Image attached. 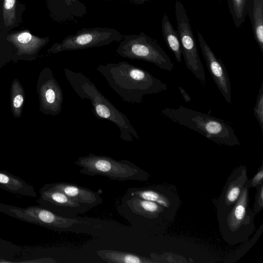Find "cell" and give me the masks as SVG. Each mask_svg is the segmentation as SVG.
Listing matches in <instances>:
<instances>
[{
  "instance_id": "1",
  "label": "cell",
  "mask_w": 263,
  "mask_h": 263,
  "mask_svg": "<svg viewBox=\"0 0 263 263\" xmlns=\"http://www.w3.org/2000/svg\"><path fill=\"white\" fill-rule=\"evenodd\" d=\"M97 70L111 89L128 103H141L144 96L159 93L167 88L147 70L127 62L99 64Z\"/></svg>"
},
{
  "instance_id": "2",
  "label": "cell",
  "mask_w": 263,
  "mask_h": 263,
  "mask_svg": "<svg viewBox=\"0 0 263 263\" xmlns=\"http://www.w3.org/2000/svg\"><path fill=\"white\" fill-rule=\"evenodd\" d=\"M69 84L82 100H88L92 111L98 119L106 120L115 124L120 130V138L126 142H133L132 136L139 139V135L127 117L119 111L99 90L95 84L81 72L64 69Z\"/></svg>"
},
{
  "instance_id": "3",
  "label": "cell",
  "mask_w": 263,
  "mask_h": 263,
  "mask_svg": "<svg viewBox=\"0 0 263 263\" xmlns=\"http://www.w3.org/2000/svg\"><path fill=\"white\" fill-rule=\"evenodd\" d=\"M160 111L163 117L194 130L218 144L240 145L234 129L222 119L183 106H179L177 108H164Z\"/></svg>"
},
{
  "instance_id": "4",
  "label": "cell",
  "mask_w": 263,
  "mask_h": 263,
  "mask_svg": "<svg viewBox=\"0 0 263 263\" xmlns=\"http://www.w3.org/2000/svg\"><path fill=\"white\" fill-rule=\"evenodd\" d=\"M80 167V173L90 176H102L110 180L144 181L148 175L144 171L127 160H117L109 156L89 153L74 161Z\"/></svg>"
},
{
  "instance_id": "5",
  "label": "cell",
  "mask_w": 263,
  "mask_h": 263,
  "mask_svg": "<svg viewBox=\"0 0 263 263\" xmlns=\"http://www.w3.org/2000/svg\"><path fill=\"white\" fill-rule=\"evenodd\" d=\"M120 56L149 62L160 69L172 71L174 65L168 55L155 39L141 32L123 35L117 49Z\"/></svg>"
},
{
  "instance_id": "6",
  "label": "cell",
  "mask_w": 263,
  "mask_h": 263,
  "mask_svg": "<svg viewBox=\"0 0 263 263\" xmlns=\"http://www.w3.org/2000/svg\"><path fill=\"white\" fill-rule=\"evenodd\" d=\"M0 212L17 219L39 225L48 229L65 232L80 223V220L60 216L43 207L36 205L21 208L0 202Z\"/></svg>"
},
{
  "instance_id": "7",
  "label": "cell",
  "mask_w": 263,
  "mask_h": 263,
  "mask_svg": "<svg viewBox=\"0 0 263 263\" xmlns=\"http://www.w3.org/2000/svg\"><path fill=\"white\" fill-rule=\"evenodd\" d=\"M175 14L181 53L186 67L204 87L206 81L203 67L186 10L179 0L175 2Z\"/></svg>"
},
{
  "instance_id": "8",
  "label": "cell",
  "mask_w": 263,
  "mask_h": 263,
  "mask_svg": "<svg viewBox=\"0 0 263 263\" xmlns=\"http://www.w3.org/2000/svg\"><path fill=\"white\" fill-rule=\"evenodd\" d=\"M123 35L115 29L106 27L83 28L75 34L66 37L61 43H55L49 53L72 51L107 45L120 42Z\"/></svg>"
},
{
  "instance_id": "9",
  "label": "cell",
  "mask_w": 263,
  "mask_h": 263,
  "mask_svg": "<svg viewBox=\"0 0 263 263\" xmlns=\"http://www.w3.org/2000/svg\"><path fill=\"white\" fill-rule=\"evenodd\" d=\"M40 194L36 202L43 208L62 217L76 218L78 215L88 211L78 202L61 191L41 188Z\"/></svg>"
},
{
  "instance_id": "10",
  "label": "cell",
  "mask_w": 263,
  "mask_h": 263,
  "mask_svg": "<svg viewBox=\"0 0 263 263\" xmlns=\"http://www.w3.org/2000/svg\"><path fill=\"white\" fill-rule=\"evenodd\" d=\"M199 44L208 69L218 90L226 102L231 105V86L228 71L222 61L218 58L197 30Z\"/></svg>"
},
{
  "instance_id": "11",
  "label": "cell",
  "mask_w": 263,
  "mask_h": 263,
  "mask_svg": "<svg viewBox=\"0 0 263 263\" xmlns=\"http://www.w3.org/2000/svg\"><path fill=\"white\" fill-rule=\"evenodd\" d=\"M42 188L61 191L78 202L88 211L103 202L101 196L98 192L74 183L64 182L48 183Z\"/></svg>"
},
{
  "instance_id": "12",
  "label": "cell",
  "mask_w": 263,
  "mask_h": 263,
  "mask_svg": "<svg viewBox=\"0 0 263 263\" xmlns=\"http://www.w3.org/2000/svg\"><path fill=\"white\" fill-rule=\"evenodd\" d=\"M46 72L45 81L41 89L43 107L48 114L55 116L61 111L64 95L51 70L48 69Z\"/></svg>"
},
{
  "instance_id": "13",
  "label": "cell",
  "mask_w": 263,
  "mask_h": 263,
  "mask_svg": "<svg viewBox=\"0 0 263 263\" xmlns=\"http://www.w3.org/2000/svg\"><path fill=\"white\" fill-rule=\"evenodd\" d=\"M122 206L129 214L147 218L157 217L163 210V206L157 203L126 195L122 202Z\"/></svg>"
},
{
  "instance_id": "14",
  "label": "cell",
  "mask_w": 263,
  "mask_h": 263,
  "mask_svg": "<svg viewBox=\"0 0 263 263\" xmlns=\"http://www.w3.org/2000/svg\"><path fill=\"white\" fill-rule=\"evenodd\" d=\"M0 188L12 194L35 198L34 187L26 181L10 172L0 170Z\"/></svg>"
},
{
  "instance_id": "15",
  "label": "cell",
  "mask_w": 263,
  "mask_h": 263,
  "mask_svg": "<svg viewBox=\"0 0 263 263\" xmlns=\"http://www.w3.org/2000/svg\"><path fill=\"white\" fill-rule=\"evenodd\" d=\"M8 42L12 43L20 53H32L46 44L48 39L41 38L32 35L25 30L11 34L7 37Z\"/></svg>"
},
{
  "instance_id": "16",
  "label": "cell",
  "mask_w": 263,
  "mask_h": 263,
  "mask_svg": "<svg viewBox=\"0 0 263 263\" xmlns=\"http://www.w3.org/2000/svg\"><path fill=\"white\" fill-rule=\"evenodd\" d=\"M97 255L104 261L110 263H148L153 262L148 258L135 253L114 250H101Z\"/></svg>"
},
{
  "instance_id": "17",
  "label": "cell",
  "mask_w": 263,
  "mask_h": 263,
  "mask_svg": "<svg viewBox=\"0 0 263 263\" xmlns=\"http://www.w3.org/2000/svg\"><path fill=\"white\" fill-rule=\"evenodd\" d=\"M162 32L164 40L171 51L174 54L176 60L181 62V47L177 31L173 27L166 14L162 17Z\"/></svg>"
},
{
  "instance_id": "18",
  "label": "cell",
  "mask_w": 263,
  "mask_h": 263,
  "mask_svg": "<svg viewBox=\"0 0 263 263\" xmlns=\"http://www.w3.org/2000/svg\"><path fill=\"white\" fill-rule=\"evenodd\" d=\"M129 196L137 197L145 200L155 202L163 207L170 206L169 200L161 193L147 187H130L126 194Z\"/></svg>"
},
{
  "instance_id": "19",
  "label": "cell",
  "mask_w": 263,
  "mask_h": 263,
  "mask_svg": "<svg viewBox=\"0 0 263 263\" xmlns=\"http://www.w3.org/2000/svg\"><path fill=\"white\" fill-rule=\"evenodd\" d=\"M247 197L248 192L246 188L240 194L228 219L229 226L232 230L238 229L242 223L246 212Z\"/></svg>"
},
{
  "instance_id": "20",
  "label": "cell",
  "mask_w": 263,
  "mask_h": 263,
  "mask_svg": "<svg viewBox=\"0 0 263 263\" xmlns=\"http://www.w3.org/2000/svg\"><path fill=\"white\" fill-rule=\"evenodd\" d=\"M254 38L263 52V4L262 0H254L253 12Z\"/></svg>"
},
{
  "instance_id": "21",
  "label": "cell",
  "mask_w": 263,
  "mask_h": 263,
  "mask_svg": "<svg viewBox=\"0 0 263 263\" xmlns=\"http://www.w3.org/2000/svg\"><path fill=\"white\" fill-rule=\"evenodd\" d=\"M16 0H3V17L6 27L12 26L16 20Z\"/></svg>"
},
{
  "instance_id": "22",
  "label": "cell",
  "mask_w": 263,
  "mask_h": 263,
  "mask_svg": "<svg viewBox=\"0 0 263 263\" xmlns=\"http://www.w3.org/2000/svg\"><path fill=\"white\" fill-rule=\"evenodd\" d=\"M246 0H231L232 14L235 25H240L244 18V8Z\"/></svg>"
},
{
  "instance_id": "23",
  "label": "cell",
  "mask_w": 263,
  "mask_h": 263,
  "mask_svg": "<svg viewBox=\"0 0 263 263\" xmlns=\"http://www.w3.org/2000/svg\"><path fill=\"white\" fill-rule=\"evenodd\" d=\"M253 111L255 117L260 126L262 132H263V82L261 83L259 89Z\"/></svg>"
},
{
  "instance_id": "24",
  "label": "cell",
  "mask_w": 263,
  "mask_h": 263,
  "mask_svg": "<svg viewBox=\"0 0 263 263\" xmlns=\"http://www.w3.org/2000/svg\"><path fill=\"white\" fill-rule=\"evenodd\" d=\"M57 261L52 258L45 257L25 260H9L0 257V263H55Z\"/></svg>"
},
{
  "instance_id": "25",
  "label": "cell",
  "mask_w": 263,
  "mask_h": 263,
  "mask_svg": "<svg viewBox=\"0 0 263 263\" xmlns=\"http://www.w3.org/2000/svg\"><path fill=\"white\" fill-rule=\"evenodd\" d=\"M240 193V187L238 185H233L227 192L226 201L229 204H232L239 197Z\"/></svg>"
},
{
  "instance_id": "26",
  "label": "cell",
  "mask_w": 263,
  "mask_h": 263,
  "mask_svg": "<svg viewBox=\"0 0 263 263\" xmlns=\"http://www.w3.org/2000/svg\"><path fill=\"white\" fill-rule=\"evenodd\" d=\"M23 102L24 98L23 95L20 93L15 94L12 100L13 108L16 110H19L21 108Z\"/></svg>"
},
{
  "instance_id": "27",
  "label": "cell",
  "mask_w": 263,
  "mask_h": 263,
  "mask_svg": "<svg viewBox=\"0 0 263 263\" xmlns=\"http://www.w3.org/2000/svg\"><path fill=\"white\" fill-rule=\"evenodd\" d=\"M263 178V170L262 168H261L260 171L257 173L255 176L252 179L251 182V185L253 186H255L258 184H259L262 179Z\"/></svg>"
},
{
  "instance_id": "28",
  "label": "cell",
  "mask_w": 263,
  "mask_h": 263,
  "mask_svg": "<svg viewBox=\"0 0 263 263\" xmlns=\"http://www.w3.org/2000/svg\"><path fill=\"white\" fill-rule=\"evenodd\" d=\"M178 88L184 99V101L186 103L190 102L191 100V97L186 92V91L181 86H179Z\"/></svg>"
},
{
  "instance_id": "29",
  "label": "cell",
  "mask_w": 263,
  "mask_h": 263,
  "mask_svg": "<svg viewBox=\"0 0 263 263\" xmlns=\"http://www.w3.org/2000/svg\"><path fill=\"white\" fill-rule=\"evenodd\" d=\"M263 192H262V185L261 186L260 192L259 193V197H258V203L260 205L259 206H262V201H263Z\"/></svg>"
},
{
  "instance_id": "30",
  "label": "cell",
  "mask_w": 263,
  "mask_h": 263,
  "mask_svg": "<svg viewBox=\"0 0 263 263\" xmlns=\"http://www.w3.org/2000/svg\"><path fill=\"white\" fill-rule=\"evenodd\" d=\"M67 5H71L72 3L74 2L76 0H63Z\"/></svg>"
}]
</instances>
